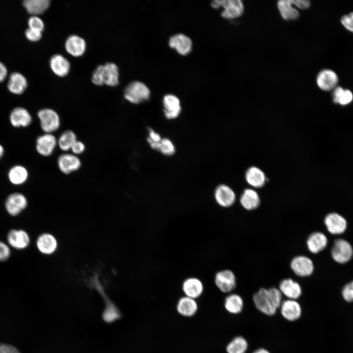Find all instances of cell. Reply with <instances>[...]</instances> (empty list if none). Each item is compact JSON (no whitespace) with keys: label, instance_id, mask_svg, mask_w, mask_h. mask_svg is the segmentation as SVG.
<instances>
[{"label":"cell","instance_id":"obj_45","mask_svg":"<svg viewBox=\"0 0 353 353\" xmlns=\"http://www.w3.org/2000/svg\"><path fill=\"white\" fill-rule=\"evenodd\" d=\"M0 353H20V351L15 347L7 344H0Z\"/></svg>","mask_w":353,"mask_h":353},{"label":"cell","instance_id":"obj_30","mask_svg":"<svg viewBox=\"0 0 353 353\" xmlns=\"http://www.w3.org/2000/svg\"><path fill=\"white\" fill-rule=\"evenodd\" d=\"M50 64L53 72L59 76H66L70 69L69 61L61 54L53 55L50 59Z\"/></svg>","mask_w":353,"mask_h":353},{"label":"cell","instance_id":"obj_38","mask_svg":"<svg viewBox=\"0 0 353 353\" xmlns=\"http://www.w3.org/2000/svg\"><path fill=\"white\" fill-rule=\"evenodd\" d=\"M162 139L159 134L152 129H149V137L147 141L153 149L158 150Z\"/></svg>","mask_w":353,"mask_h":353},{"label":"cell","instance_id":"obj_34","mask_svg":"<svg viewBox=\"0 0 353 353\" xmlns=\"http://www.w3.org/2000/svg\"><path fill=\"white\" fill-rule=\"evenodd\" d=\"M50 4L49 0H25L23 2L27 12L33 15L43 13L49 7Z\"/></svg>","mask_w":353,"mask_h":353},{"label":"cell","instance_id":"obj_20","mask_svg":"<svg viewBox=\"0 0 353 353\" xmlns=\"http://www.w3.org/2000/svg\"><path fill=\"white\" fill-rule=\"evenodd\" d=\"M36 246L42 253L50 255L56 251L58 243L56 239L53 235L49 233H44L38 237Z\"/></svg>","mask_w":353,"mask_h":353},{"label":"cell","instance_id":"obj_36","mask_svg":"<svg viewBox=\"0 0 353 353\" xmlns=\"http://www.w3.org/2000/svg\"><path fill=\"white\" fill-rule=\"evenodd\" d=\"M10 181L14 184L23 183L27 178L28 172L26 169L20 165L12 168L8 174Z\"/></svg>","mask_w":353,"mask_h":353},{"label":"cell","instance_id":"obj_26","mask_svg":"<svg viewBox=\"0 0 353 353\" xmlns=\"http://www.w3.org/2000/svg\"><path fill=\"white\" fill-rule=\"evenodd\" d=\"M277 7L281 17L285 20H295L300 17L299 11L292 0H279L277 2Z\"/></svg>","mask_w":353,"mask_h":353},{"label":"cell","instance_id":"obj_22","mask_svg":"<svg viewBox=\"0 0 353 353\" xmlns=\"http://www.w3.org/2000/svg\"><path fill=\"white\" fill-rule=\"evenodd\" d=\"M169 45L170 47L176 49L178 53L183 55L188 54L192 47L191 39L181 33L173 35L170 38Z\"/></svg>","mask_w":353,"mask_h":353},{"label":"cell","instance_id":"obj_2","mask_svg":"<svg viewBox=\"0 0 353 353\" xmlns=\"http://www.w3.org/2000/svg\"><path fill=\"white\" fill-rule=\"evenodd\" d=\"M211 5L215 9L223 7L221 16L227 19L238 18L244 11V4L241 0H215L211 2Z\"/></svg>","mask_w":353,"mask_h":353},{"label":"cell","instance_id":"obj_13","mask_svg":"<svg viewBox=\"0 0 353 353\" xmlns=\"http://www.w3.org/2000/svg\"><path fill=\"white\" fill-rule=\"evenodd\" d=\"M57 165L62 173L69 174L78 170L81 165V162L77 155L66 153L58 157Z\"/></svg>","mask_w":353,"mask_h":353},{"label":"cell","instance_id":"obj_6","mask_svg":"<svg viewBox=\"0 0 353 353\" xmlns=\"http://www.w3.org/2000/svg\"><path fill=\"white\" fill-rule=\"evenodd\" d=\"M214 283L217 288L224 293H230L236 287V278L230 270L225 269L215 275Z\"/></svg>","mask_w":353,"mask_h":353},{"label":"cell","instance_id":"obj_42","mask_svg":"<svg viewBox=\"0 0 353 353\" xmlns=\"http://www.w3.org/2000/svg\"><path fill=\"white\" fill-rule=\"evenodd\" d=\"M42 32L30 28L25 31V36L27 39L32 42L39 41L42 37Z\"/></svg>","mask_w":353,"mask_h":353},{"label":"cell","instance_id":"obj_44","mask_svg":"<svg viewBox=\"0 0 353 353\" xmlns=\"http://www.w3.org/2000/svg\"><path fill=\"white\" fill-rule=\"evenodd\" d=\"M85 146L84 143L80 141H76L72 146L71 150L72 153L77 155L84 152Z\"/></svg>","mask_w":353,"mask_h":353},{"label":"cell","instance_id":"obj_29","mask_svg":"<svg viewBox=\"0 0 353 353\" xmlns=\"http://www.w3.org/2000/svg\"><path fill=\"white\" fill-rule=\"evenodd\" d=\"M242 207L247 210H253L260 205V199L259 195L252 189H246L243 192L240 199Z\"/></svg>","mask_w":353,"mask_h":353},{"label":"cell","instance_id":"obj_35","mask_svg":"<svg viewBox=\"0 0 353 353\" xmlns=\"http://www.w3.org/2000/svg\"><path fill=\"white\" fill-rule=\"evenodd\" d=\"M76 136L74 132L67 130L61 133L57 140V145L64 151L71 150V149L77 141Z\"/></svg>","mask_w":353,"mask_h":353},{"label":"cell","instance_id":"obj_33","mask_svg":"<svg viewBox=\"0 0 353 353\" xmlns=\"http://www.w3.org/2000/svg\"><path fill=\"white\" fill-rule=\"evenodd\" d=\"M332 100L336 104L346 105L353 101V94L350 90L337 86L333 90Z\"/></svg>","mask_w":353,"mask_h":353},{"label":"cell","instance_id":"obj_9","mask_svg":"<svg viewBox=\"0 0 353 353\" xmlns=\"http://www.w3.org/2000/svg\"><path fill=\"white\" fill-rule=\"evenodd\" d=\"M278 309L282 317L289 322L298 320L303 313L301 305L296 300H283Z\"/></svg>","mask_w":353,"mask_h":353},{"label":"cell","instance_id":"obj_7","mask_svg":"<svg viewBox=\"0 0 353 353\" xmlns=\"http://www.w3.org/2000/svg\"><path fill=\"white\" fill-rule=\"evenodd\" d=\"M353 255V249L351 245L343 239L336 240L331 249L333 259L339 263L348 262Z\"/></svg>","mask_w":353,"mask_h":353},{"label":"cell","instance_id":"obj_27","mask_svg":"<svg viewBox=\"0 0 353 353\" xmlns=\"http://www.w3.org/2000/svg\"><path fill=\"white\" fill-rule=\"evenodd\" d=\"M224 308L229 313L237 315L243 310L244 302L243 298L236 293H229L225 299Z\"/></svg>","mask_w":353,"mask_h":353},{"label":"cell","instance_id":"obj_31","mask_svg":"<svg viewBox=\"0 0 353 353\" xmlns=\"http://www.w3.org/2000/svg\"><path fill=\"white\" fill-rule=\"evenodd\" d=\"M245 178L247 182L254 188H261L266 182V176L263 172L256 167H251L246 171Z\"/></svg>","mask_w":353,"mask_h":353},{"label":"cell","instance_id":"obj_10","mask_svg":"<svg viewBox=\"0 0 353 353\" xmlns=\"http://www.w3.org/2000/svg\"><path fill=\"white\" fill-rule=\"evenodd\" d=\"M316 81L318 87L321 90L324 91H333L337 86L338 77L334 71L325 69L318 73Z\"/></svg>","mask_w":353,"mask_h":353},{"label":"cell","instance_id":"obj_18","mask_svg":"<svg viewBox=\"0 0 353 353\" xmlns=\"http://www.w3.org/2000/svg\"><path fill=\"white\" fill-rule=\"evenodd\" d=\"M199 309L197 300L185 296L180 297L176 305L177 312L181 316L189 318L195 315Z\"/></svg>","mask_w":353,"mask_h":353},{"label":"cell","instance_id":"obj_25","mask_svg":"<svg viewBox=\"0 0 353 353\" xmlns=\"http://www.w3.org/2000/svg\"><path fill=\"white\" fill-rule=\"evenodd\" d=\"M65 47L67 51L74 56L82 55L85 51L86 42L81 37L72 35L66 40Z\"/></svg>","mask_w":353,"mask_h":353},{"label":"cell","instance_id":"obj_49","mask_svg":"<svg viewBox=\"0 0 353 353\" xmlns=\"http://www.w3.org/2000/svg\"><path fill=\"white\" fill-rule=\"evenodd\" d=\"M3 153V149L2 147L0 145V158L2 156Z\"/></svg>","mask_w":353,"mask_h":353},{"label":"cell","instance_id":"obj_4","mask_svg":"<svg viewBox=\"0 0 353 353\" xmlns=\"http://www.w3.org/2000/svg\"><path fill=\"white\" fill-rule=\"evenodd\" d=\"M150 91L143 82L135 81L129 83L124 91V97L128 101L137 104L148 100Z\"/></svg>","mask_w":353,"mask_h":353},{"label":"cell","instance_id":"obj_12","mask_svg":"<svg viewBox=\"0 0 353 353\" xmlns=\"http://www.w3.org/2000/svg\"><path fill=\"white\" fill-rule=\"evenodd\" d=\"M57 145V139L52 133H45L36 140V148L41 155L49 156L54 151Z\"/></svg>","mask_w":353,"mask_h":353},{"label":"cell","instance_id":"obj_16","mask_svg":"<svg viewBox=\"0 0 353 353\" xmlns=\"http://www.w3.org/2000/svg\"><path fill=\"white\" fill-rule=\"evenodd\" d=\"M278 289L288 299L297 300L302 295L301 285L291 278L282 279L279 284Z\"/></svg>","mask_w":353,"mask_h":353},{"label":"cell","instance_id":"obj_46","mask_svg":"<svg viewBox=\"0 0 353 353\" xmlns=\"http://www.w3.org/2000/svg\"><path fill=\"white\" fill-rule=\"evenodd\" d=\"M293 2L298 9L305 10L310 6V1L308 0H295Z\"/></svg>","mask_w":353,"mask_h":353},{"label":"cell","instance_id":"obj_41","mask_svg":"<svg viewBox=\"0 0 353 353\" xmlns=\"http://www.w3.org/2000/svg\"><path fill=\"white\" fill-rule=\"evenodd\" d=\"M341 23L346 29L353 32V12L343 16Z\"/></svg>","mask_w":353,"mask_h":353},{"label":"cell","instance_id":"obj_23","mask_svg":"<svg viewBox=\"0 0 353 353\" xmlns=\"http://www.w3.org/2000/svg\"><path fill=\"white\" fill-rule=\"evenodd\" d=\"M27 85V79L23 74L13 72L9 77L7 86L11 93L21 95L26 90Z\"/></svg>","mask_w":353,"mask_h":353},{"label":"cell","instance_id":"obj_48","mask_svg":"<svg viewBox=\"0 0 353 353\" xmlns=\"http://www.w3.org/2000/svg\"><path fill=\"white\" fill-rule=\"evenodd\" d=\"M252 353H271V352L266 348H259L253 351Z\"/></svg>","mask_w":353,"mask_h":353},{"label":"cell","instance_id":"obj_19","mask_svg":"<svg viewBox=\"0 0 353 353\" xmlns=\"http://www.w3.org/2000/svg\"><path fill=\"white\" fill-rule=\"evenodd\" d=\"M7 242L12 247L23 250L28 247L30 238L28 233L23 229H12L7 236Z\"/></svg>","mask_w":353,"mask_h":353},{"label":"cell","instance_id":"obj_37","mask_svg":"<svg viewBox=\"0 0 353 353\" xmlns=\"http://www.w3.org/2000/svg\"><path fill=\"white\" fill-rule=\"evenodd\" d=\"M158 151L164 155H171L175 153V148L170 140L164 138L160 142Z\"/></svg>","mask_w":353,"mask_h":353},{"label":"cell","instance_id":"obj_43","mask_svg":"<svg viewBox=\"0 0 353 353\" xmlns=\"http://www.w3.org/2000/svg\"><path fill=\"white\" fill-rule=\"evenodd\" d=\"M10 250L9 246L0 241V261L7 260L10 255Z\"/></svg>","mask_w":353,"mask_h":353},{"label":"cell","instance_id":"obj_1","mask_svg":"<svg viewBox=\"0 0 353 353\" xmlns=\"http://www.w3.org/2000/svg\"><path fill=\"white\" fill-rule=\"evenodd\" d=\"M92 81L97 85L116 86L119 83L118 67L113 63L98 66L93 73Z\"/></svg>","mask_w":353,"mask_h":353},{"label":"cell","instance_id":"obj_17","mask_svg":"<svg viewBox=\"0 0 353 353\" xmlns=\"http://www.w3.org/2000/svg\"><path fill=\"white\" fill-rule=\"evenodd\" d=\"M324 222L328 231L332 234H341L347 228L346 219L336 213L328 214L325 217Z\"/></svg>","mask_w":353,"mask_h":353},{"label":"cell","instance_id":"obj_28","mask_svg":"<svg viewBox=\"0 0 353 353\" xmlns=\"http://www.w3.org/2000/svg\"><path fill=\"white\" fill-rule=\"evenodd\" d=\"M10 121L14 126L25 127L30 124L32 122V117L26 109L18 107L11 111Z\"/></svg>","mask_w":353,"mask_h":353},{"label":"cell","instance_id":"obj_21","mask_svg":"<svg viewBox=\"0 0 353 353\" xmlns=\"http://www.w3.org/2000/svg\"><path fill=\"white\" fill-rule=\"evenodd\" d=\"M164 115L168 119H173L178 116L181 112V106L178 98L174 95L164 96L163 100Z\"/></svg>","mask_w":353,"mask_h":353},{"label":"cell","instance_id":"obj_40","mask_svg":"<svg viewBox=\"0 0 353 353\" xmlns=\"http://www.w3.org/2000/svg\"><path fill=\"white\" fill-rule=\"evenodd\" d=\"M342 295L347 302H353V281L345 285L342 289Z\"/></svg>","mask_w":353,"mask_h":353},{"label":"cell","instance_id":"obj_39","mask_svg":"<svg viewBox=\"0 0 353 353\" xmlns=\"http://www.w3.org/2000/svg\"><path fill=\"white\" fill-rule=\"evenodd\" d=\"M29 28L42 32L44 28V24L42 20L33 15L30 17L28 20Z\"/></svg>","mask_w":353,"mask_h":353},{"label":"cell","instance_id":"obj_8","mask_svg":"<svg viewBox=\"0 0 353 353\" xmlns=\"http://www.w3.org/2000/svg\"><path fill=\"white\" fill-rule=\"evenodd\" d=\"M290 268L294 273L300 277L310 276L314 271V264L308 257L303 255L295 256L291 261Z\"/></svg>","mask_w":353,"mask_h":353},{"label":"cell","instance_id":"obj_3","mask_svg":"<svg viewBox=\"0 0 353 353\" xmlns=\"http://www.w3.org/2000/svg\"><path fill=\"white\" fill-rule=\"evenodd\" d=\"M255 308L261 313L268 316L275 315L277 311L274 305L267 288H260L252 296Z\"/></svg>","mask_w":353,"mask_h":353},{"label":"cell","instance_id":"obj_5","mask_svg":"<svg viewBox=\"0 0 353 353\" xmlns=\"http://www.w3.org/2000/svg\"><path fill=\"white\" fill-rule=\"evenodd\" d=\"M40 126L46 133H52L60 126V119L57 113L50 108H44L37 113Z\"/></svg>","mask_w":353,"mask_h":353},{"label":"cell","instance_id":"obj_15","mask_svg":"<svg viewBox=\"0 0 353 353\" xmlns=\"http://www.w3.org/2000/svg\"><path fill=\"white\" fill-rule=\"evenodd\" d=\"M214 198L220 206L225 208L232 206L236 200L234 192L230 187L225 184L220 185L216 188Z\"/></svg>","mask_w":353,"mask_h":353},{"label":"cell","instance_id":"obj_11","mask_svg":"<svg viewBox=\"0 0 353 353\" xmlns=\"http://www.w3.org/2000/svg\"><path fill=\"white\" fill-rule=\"evenodd\" d=\"M181 289L184 296L197 300L202 295L204 285L200 278L190 277L183 280Z\"/></svg>","mask_w":353,"mask_h":353},{"label":"cell","instance_id":"obj_47","mask_svg":"<svg viewBox=\"0 0 353 353\" xmlns=\"http://www.w3.org/2000/svg\"><path fill=\"white\" fill-rule=\"evenodd\" d=\"M7 75V69L4 64L0 61V83L2 82Z\"/></svg>","mask_w":353,"mask_h":353},{"label":"cell","instance_id":"obj_32","mask_svg":"<svg viewBox=\"0 0 353 353\" xmlns=\"http://www.w3.org/2000/svg\"><path fill=\"white\" fill-rule=\"evenodd\" d=\"M249 348L247 340L243 336L238 335L233 338L227 345V353H246Z\"/></svg>","mask_w":353,"mask_h":353},{"label":"cell","instance_id":"obj_14","mask_svg":"<svg viewBox=\"0 0 353 353\" xmlns=\"http://www.w3.org/2000/svg\"><path fill=\"white\" fill-rule=\"evenodd\" d=\"M27 205L25 197L19 193L10 195L7 198L5 206L7 212L11 216L19 214Z\"/></svg>","mask_w":353,"mask_h":353},{"label":"cell","instance_id":"obj_24","mask_svg":"<svg viewBox=\"0 0 353 353\" xmlns=\"http://www.w3.org/2000/svg\"><path fill=\"white\" fill-rule=\"evenodd\" d=\"M327 244L326 236L318 231L311 233L306 240L307 249L312 253H317L321 252L327 247Z\"/></svg>","mask_w":353,"mask_h":353}]
</instances>
